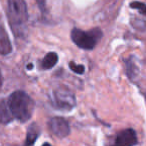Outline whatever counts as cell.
I'll list each match as a JSON object with an SVG mask.
<instances>
[{
	"instance_id": "obj_11",
	"label": "cell",
	"mask_w": 146,
	"mask_h": 146,
	"mask_svg": "<svg viewBox=\"0 0 146 146\" xmlns=\"http://www.w3.org/2000/svg\"><path fill=\"white\" fill-rule=\"evenodd\" d=\"M132 9H137L142 15H146V4L145 3L139 2V1H133L129 5Z\"/></svg>"
},
{
	"instance_id": "obj_5",
	"label": "cell",
	"mask_w": 146,
	"mask_h": 146,
	"mask_svg": "<svg viewBox=\"0 0 146 146\" xmlns=\"http://www.w3.org/2000/svg\"><path fill=\"white\" fill-rule=\"evenodd\" d=\"M137 144V136L133 129L120 131L114 138V141L108 146H134Z\"/></svg>"
},
{
	"instance_id": "obj_2",
	"label": "cell",
	"mask_w": 146,
	"mask_h": 146,
	"mask_svg": "<svg viewBox=\"0 0 146 146\" xmlns=\"http://www.w3.org/2000/svg\"><path fill=\"white\" fill-rule=\"evenodd\" d=\"M7 15L13 33L16 36L23 34L28 20V11L25 0H8Z\"/></svg>"
},
{
	"instance_id": "obj_15",
	"label": "cell",
	"mask_w": 146,
	"mask_h": 146,
	"mask_svg": "<svg viewBox=\"0 0 146 146\" xmlns=\"http://www.w3.org/2000/svg\"><path fill=\"white\" fill-rule=\"evenodd\" d=\"M33 68V65L32 64H28L27 65V69H29V70H31V69Z\"/></svg>"
},
{
	"instance_id": "obj_1",
	"label": "cell",
	"mask_w": 146,
	"mask_h": 146,
	"mask_svg": "<svg viewBox=\"0 0 146 146\" xmlns=\"http://www.w3.org/2000/svg\"><path fill=\"white\" fill-rule=\"evenodd\" d=\"M7 105L13 118L26 122L31 118L34 110V102L28 94L23 91H15L9 96Z\"/></svg>"
},
{
	"instance_id": "obj_13",
	"label": "cell",
	"mask_w": 146,
	"mask_h": 146,
	"mask_svg": "<svg viewBox=\"0 0 146 146\" xmlns=\"http://www.w3.org/2000/svg\"><path fill=\"white\" fill-rule=\"evenodd\" d=\"M35 1H36V3L38 4L39 8L42 11H44L45 7H46V0H35Z\"/></svg>"
},
{
	"instance_id": "obj_14",
	"label": "cell",
	"mask_w": 146,
	"mask_h": 146,
	"mask_svg": "<svg viewBox=\"0 0 146 146\" xmlns=\"http://www.w3.org/2000/svg\"><path fill=\"white\" fill-rule=\"evenodd\" d=\"M2 82H3L2 75H1V72H0V89H1V87H2Z\"/></svg>"
},
{
	"instance_id": "obj_3",
	"label": "cell",
	"mask_w": 146,
	"mask_h": 146,
	"mask_svg": "<svg viewBox=\"0 0 146 146\" xmlns=\"http://www.w3.org/2000/svg\"><path fill=\"white\" fill-rule=\"evenodd\" d=\"M102 37V31L99 28H93L90 31H83L74 28L71 31V39L79 48L91 50L96 46Z\"/></svg>"
},
{
	"instance_id": "obj_6",
	"label": "cell",
	"mask_w": 146,
	"mask_h": 146,
	"mask_svg": "<svg viewBox=\"0 0 146 146\" xmlns=\"http://www.w3.org/2000/svg\"><path fill=\"white\" fill-rule=\"evenodd\" d=\"M48 126L50 128L51 132L59 138L66 137L70 132V127H69L68 122L62 117L51 118L48 122Z\"/></svg>"
},
{
	"instance_id": "obj_8",
	"label": "cell",
	"mask_w": 146,
	"mask_h": 146,
	"mask_svg": "<svg viewBox=\"0 0 146 146\" xmlns=\"http://www.w3.org/2000/svg\"><path fill=\"white\" fill-rule=\"evenodd\" d=\"M40 128L37 123H32L27 129L26 140H25V146H31L35 143L38 136L40 135Z\"/></svg>"
},
{
	"instance_id": "obj_16",
	"label": "cell",
	"mask_w": 146,
	"mask_h": 146,
	"mask_svg": "<svg viewBox=\"0 0 146 146\" xmlns=\"http://www.w3.org/2000/svg\"><path fill=\"white\" fill-rule=\"evenodd\" d=\"M42 146H51V145H50V144H49V143H44Z\"/></svg>"
},
{
	"instance_id": "obj_7",
	"label": "cell",
	"mask_w": 146,
	"mask_h": 146,
	"mask_svg": "<svg viewBox=\"0 0 146 146\" xmlns=\"http://www.w3.org/2000/svg\"><path fill=\"white\" fill-rule=\"evenodd\" d=\"M11 51H12V46H11L8 34L4 27L0 25V54L7 55Z\"/></svg>"
},
{
	"instance_id": "obj_4",
	"label": "cell",
	"mask_w": 146,
	"mask_h": 146,
	"mask_svg": "<svg viewBox=\"0 0 146 146\" xmlns=\"http://www.w3.org/2000/svg\"><path fill=\"white\" fill-rule=\"evenodd\" d=\"M53 100L55 105L63 110H71L76 104L75 96L69 89L59 87L53 92Z\"/></svg>"
},
{
	"instance_id": "obj_10",
	"label": "cell",
	"mask_w": 146,
	"mask_h": 146,
	"mask_svg": "<svg viewBox=\"0 0 146 146\" xmlns=\"http://www.w3.org/2000/svg\"><path fill=\"white\" fill-rule=\"evenodd\" d=\"M126 69H127L128 77H130L131 79H133L134 76L137 75V72H138L137 67H136V65L134 64L131 60H128L127 62H126Z\"/></svg>"
},
{
	"instance_id": "obj_12",
	"label": "cell",
	"mask_w": 146,
	"mask_h": 146,
	"mask_svg": "<svg viewBox=\"0 0 146 146\" xmlns=\"http://www.w3.org/2000/svg\"><path fill=\"white\" fill-rule=\"evenodd\" d=\"M69 67H70L71 70H72L73 72H75L76 74H83L84 71H85V68H84L83 65L76 64V63H74V62L69 63Z\"/></svg>"
},
{
	"instance_id": "obj_9",
	"label": "cell",
	"mask_w": 146,
	"mask_h": 146,
	"mask_svg": "<svg viewBox=\"0 0 146 146\" xmlns=\"http://www.w3.org/2000/svg\"><path fill=\"white\" fill-rule=\"evenodd\" d=\"M57 61H58V55L55 52H49L43 58L42 62H41V66L43 69H51L55 66Z\"/></svg>"
}]
</instances>
